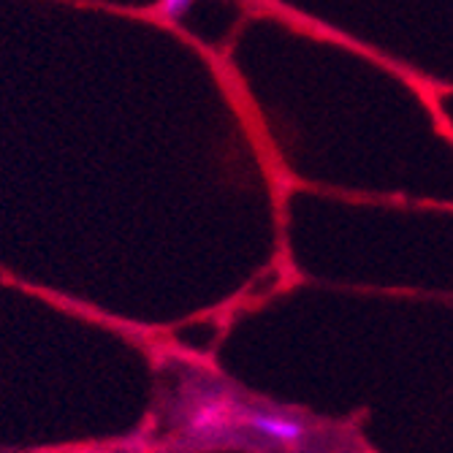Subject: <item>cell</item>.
<instances>
[{"label":"cell","instance_id":"cell-3","mask_svg":"<svg viewBox=\"0 0 453 453\" xmlns=\"http://www.w3.org/2000/svg\"><path fill=\"white\" fill-rule=\"evenodd\" d=\"M190 6H193V0H160V14L166 17V19H182L188 12H190Z\"/></svg>","mask_w":453,"mask_h":453},{"label":"cell","instance_id":"cell-2","mask_svg":"<svg viewBox=\"0 0 453 453\" xmlns=\"http://www.w3.org/2000/svg\"><path fill=\"white\" fill-rule=\"evenodd\" d=\"M242 429L280 448H296L310 437V429L299 416L274 407H242Z\"/></svg>","mask_w":453,"mask_h":453},{"label":"cell","instance_id":"cell-1","mask_svg":"<svg viewBox=\"0 0 453 453\" xmlns=\"http://www.w3.org/2000/svg\"><path fill=\"white\" fill-rule=\"evenodd\" d=\"M242 407L244 404H239L231 394L220 391L218 386L196 388V394L185 402V434L196 442L234 440L236 429L242 426Z\"/></svg>","mask_w":453,"mask_h":453}]
</instances>
